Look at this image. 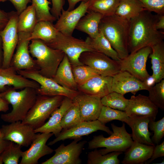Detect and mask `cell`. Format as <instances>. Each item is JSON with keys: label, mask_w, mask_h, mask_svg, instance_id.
<instances>
[{"label": "cell", "mask_w": 164, "mask_h": 164, "mask_svg": "<svg viewBox=\"0 0 164 164\" xmlns=\"http://www.w3.org/2000/svg\"><path fill=\"white\" fill-rule=\"evenodd\" d=\"M158 15L144 10L129 20L128 48L129 53L160 43L164 39V32L156 29Z\"/></svg>", "instance_id": "cell-1"}, {"label": "cell", "mask_w": 164, "mask_h": 164, "mask_svg": "<svg viewBox=\"0 0 164 164\" xmlns=\"http://www.w3.org/2000/svg\"><path fill=\"white\" fill-rule=\"evenodd\" d=\"M129 25V21L114 14L103 17L99 26V30L121 60L129 54L128 45Z\"/></svg>", "instance_id": "cell-2"}, {"label": "cell", "mask_w": 164, "mask_h": 164, "mask_svg": "<svg viewBox=\"0 0 164 164\" xmlns=\"http://www.w3.org/2000/svg\"><path fill=\"white\" fill-rule=\"evenodd\" d=\"M2 92L3 97L12 105V109L11 112L2 114L1 118L10 123L23 121L34 104L38 95L36 89L31 87L17 91L11 87Z\"/></svg>", "instance_id": "cell-3"}, {"label": "cell", "mask_w": 164, "mask_h": 164, "mask_svg": "<svg viewBox=\"0 0 164 164\" xmlns=\"http://www.w3.org/2000/svg\"><path fill=\"white\" fill-rule=\"evenodd\" d=\"M30 42L29 52L32 57L36 58L35 60L39 69L38 72L44 77L52 78L65 53L60 50L50 47L40 39H32Z\"/></svg>", "instance_id": "cell-4"}, {"label": "cell", "mask_w": 164, "mask_h": 164, "mask_svg": "<svg viewBox=\"0 0 164 164\" xmlns=\"http://www.w3.org/2000/svg\"><path fill=\"white\" fill-rule=\"evenodd\" d=\"M111 126L113 133L108 137L103 135H95L88 143V149H90L99 148H105L99 150L102 154L111 152H125L131 145L133 141L132 135L128 133L123 123L122 126L118 127L114 124Z\"/></svg>", "instance_id": "cell-5"}, {"label": "cell", "mask_w": 164, "mask_h": 164, "mask_svg": "<svg viewBox=\"0 0 164 164\" xmlns=\"http://www.w3.org/2000/svg\"><path fill=\"white\" fill-rule=\"evenodd\" d=\"M64 97L38 95L34 104L22 122L31 126L34 129L45 123L52 113L60 105Z\"/></svg>", "instance_id": "cell-6"}, {"label": "cell", "mask_w": 164, "mask_h": 164, "mask_svg": "<svg viewBox=\"0 0 164 164\" xmlns=\"http://www.w3.org/2000/svg\"><path fill=\"white\" fill-rule=\"evenodd\" d=\"M50 47L62 51L67 57L71 65L83 64L79 60L80 54L87 51H95L86 40L67 36L58 32L53 40L45 43Z\"/></svg>", "instance_id": "cell-7"}, {"label": "cell", "mask_w": 164, "mask_h": 164, "mask_svg": "<svg viewBox=\"0 0 164 164\" xmlns=\"http://www.w3.org/2000/svg\"><path fill=\"white\" fill-rule=\"evenodd\" d=\"M17 73L23 77L34 80L40 85L36 89L38 94L48 96L60 95L73 100L80 92L64 87L55 81L51 78L44 77L37 70H19Z\"/></svg>", "instance_id": "cell-8"}, {"label": "cell", "mask_w": 164, "mask_h": 164, "mask_svg": "<svg viewBox=\"0 0 164 164\" xmlns=\"http://www.w3.org/2000/svg\"><path fill=\"white\" fill-rule=\"evenodd\" d=\"M79 60L83 64L91 67L103 76L113 77L121 71L119 62L97 51L84 52Z\"/></svg>", "instance_id": "cell-9"}, {"label": "cell", "mask_w": 164, "mask_h": 164, "mask_svg": "<svg viewBox=\"0 0 164 164\" xmlns=\"http://www.w3.org/2000/svg\"><path fill=\"white\" fill-rule=\"evenodd\" d=\"M152 52L150 46L142 48L130 53L119 62L121 71H126L144 82L150 75L146 69V63Z\"/></svg>", "instance_id": "cell-10"}, {"label": "cell", "mask_w": 164, "mask_h": 164, "mask_svg": "<svg viewBox=\"0 0 164 164\" xmlns=\"http://www.w3.org/2000/svg\"><path fill=\"white\" fill-rule=\"evenodd\" d=\"M9 20L2 30L0 31L2 43L3 60L2 68L10 67L11 61L19 40L17 24L19 15L16 12H10Z\"/></svg>", "instance_id": "cell-11"}, {"label": "cell", "mask_w": 164, "mask_h": 164, "mask_svg": "<svg viewBox=\"0 0 164 164\" xmlns=\"http://www.w3.org/2000/svg\"><path fill=\"white\" fill-rule=\"evenodd\" d=\"M82 139H73L68 145L62 144L54 150L53 156L42 164H80L82 160L80 158L82 150L87 143L86 141L78 142Z\"/></svg>", "instance_id": "cell-12"}, {"label": "cell", "mask_w": 164, "mask_h": 164, "mask_svg": "<svg viewBox=\"0 0 164 164\" xmlns=\"http://www.w3.org/2000/svg\"><path fill=\"white\" fill-rule=\"evenodd\" d=\"M19 40L16 51L13 54L10 66L19 70H37L39 69L35 60L30 56L29 45L30 33L18 32Z\"/></svg>", "instance_id": "cell-13"}, {"label": "cell", "mask_w": 164, "mask_h": 164, "mask_svg": "<svg viewBox=\"0 0 164 164\" xmlns=\"http://www.w3.org/2000/svg\"><path fill=\"white\" fill-rule=\"evenodd\" d=\"M98 130L105 132L111 135L113 131L98 120L91 121H81L74 126L67 129H63L59 135L48 145H53L56 142L67 139H74L81 138Z\"/></svg>", "instance_id": "cell-14"}, {"label": "cell", "mask_w": 164, "mask_h": 164, "mask_svg": "<svg viewBox=\"0 0 164 164\" xmlns=\"http://www.w3.org/2000/svg\"><path fill=\"white\" fill-rule=\"evenodd\" d=\"M0 132L3 135L4 140L26 147L31 144L37 135L31 126L21 121L3 125Z\"/></svg>", "instance_id": "cell-15"}, {"label": "cell", "mask_w": 164, "mask_h": 164, "mask_svg": "<svg viewBox=\"0 0 164 164\" xmlns=\"http://www.w3.org/2000/svg\"><path fill=\"white\" fill-rule=\"evenodd\" d=\"M90 0L81 2L79 5L71 11L63 9L54 26L58 31L67 36H72L73 32L80 19L87 12Z\"/></svg>", "instance_id": "cell-16"}, {"label": "cell", "mask_w": 164, "mask_h": 164, "mask_svg": "<svg viewBox=\"0 0 164 164\" xmlns=\"http://www.w3.org/2000/svg\"><path fill=\"white\" fill-rule=\"evenodd\" d=\"M53 135L52 133L37 134L29 149L22 152L20 164H36L40 158L52 153L54 150L46 145V143Z\"/></svg>", "instance_id": "cell-17"}, {"label": "cell", "mask_w": 164, "mask_h": 164, "mask_svg": "<svg viewBox=\"0 0 164 164\" xmlns=\"http://www.w3.org/2000/svg\"><path fill=\"white\" fill-rule=\"evenodd\" d=\"M112 77V91L123 95L128 93L135 95L139 91L149 89L143 82L126 71H120Z\"/></svg>", "instance_id": "cell-18"}, {"label": "cell", "mask_w": 164, "mask_h": 164, "mask_svg": "<svg viewBox=\"0 0 164 164\" xmlns=\"http://www.w3.org/2000/svg\"><path fill=\"white\" fill-rule=\"evenodd\" d=\"M72 100L78 105L81 121L97 120L103 106L101 98L80 93Z\"/></svg>", "instance_id": "cell-19"}, {"label": "cell", "mask_w": 164, "mask_h": 164, "mask_svg": "<svg viewBox=\"0 0 164 164\" xmlns=\"http://www.w3.org/2000/svg\"><path fill=\"white\" fill-rule=\"evenodd\" d=\"M7 86H11L16 90L26 87L37 89L40 87L37 82L18 74L12 66L6 68L0 67V92L5 91Z\"/></svg>", "instance_id": "cell-20"}, {"label": "cell", "mask_w": 164, "mask_h": 164, "mask_svg": "<svg viewBox=\"0 0 164 164\" xmlns=\"http://www.w3.org/2000/svg\"><path fill=\"white\" fill-rule=\"evenodd\" d=\"M125 111L129 117L144 116L155 121L158 108L150 101L148 96L139 94L131 96Z\"/></svg>", "instance_id": "cell-21"}, {"label": "cell", "mask_w": 164, "mask_h": 164, "mask_svg": "<svg viewBox=\"0 0 164 164\" xmlns=\"http://www.w3.org/2000/svg\"><path fill=\"white\" fill-rule=\"evenodd\" d=\"M112 78L111 76H96L84 84L77 85V90L81 93L101 98L112 91Z\"/></svg>", "instance_id": "cell-22"}, {"label": "cell", "mask_w": 164, "mask_h": 164, "mask_svg": "<svg viewBox=\"0 0 164 164\" xmlns=\"http://www.w3.org/2000/svg\"><path fill=\"white\" fill-rule=\"evenodd\" d=\"M151 119L144 116L129 117L125 123L132 129V137L133 141L148 145H155L150 138L152 134L148 129Z\"/></svg>", "instance_id": "cell-23"}, {"label": "cell", "mask_w": 164, "mask_h": 164, "mask_svg": "<svg viewBox=\"0 0 164 164\" xmlns=\"http://www.w3.org/2000/svg\"><path fill=\"white\" fill-rule=\"evenodd\" d=\"M73 103L72 99L64 97L60 105L52 113L48 121L34 129L35 132L52 133L57 137L62 130L60 124L62 119Z\"/></svg>", "instance_id": "cell-24"}, {"label": "cell", "mask_w": 164, "mask_h": 164, "mask_svg": "<svg viewBox=\"0 0 164 164\" xmlns=\"http://www.w3.org/2000/svg\"><path fill=\"white\" fill-rule=\"evenodd\" d=\"M155 145H148L133 141L125 151L123 164H142L149 159Z\"/></svg>", "instance_id": "cell-25"}, {"label": "cell", "mask_w": 164, "mask_h": 164, "mask_svg": "<svg viewBox=\"0 0 164 164\" xmlns=\"http://www.w3.org/2000/svg\"><path fill=\"white\" fill-rule=\"evenodd\" d=\"M51 78L64 87L78 91L77 85L74 78L71 64L65 54L60 64L55 75Z\"/></svg>", "instance_id": "cell-26"}, {"label": "cell", "mask_w": 164, "mask_h": 164, "mask_svg": "<svg viewBox=\"0 0 164 164\" xmlns=\"http://www.w3.org/2000/svg\"><path fill=\"white\" fill-rule=\"evenodd\" d=\"M103 17L97 12H87L80 20L75 29L86 33L91 38H94L99 32V26Z\"/></svg>", "instance_id": "cell-27"}, {"label": "cell", "mask_w": 164, "mask_h": 164, "mask_svg": "<svg viewBox=\"0 0 164 164\" xmlns=\"http://www.w3.org/2000/svg\"><path fill=\"white\" fill-rule=\"evenodd\" d=\"M151 47L152 52L149 57L151 59L152 75L156 83L164 78V42L162 41Z\"/></svg>", "instance_id": "cell-28"}, {"label": "cell", "mask_w": 164, "mask_h": 164, "mask_svg": "<svg viewBox=\"0 0 164 164\" xmlns=\"http://www.w3.org/2000/svg\"><path fill=\"white\" fill-rule=\"evenodd\" d=\"M58 31L52 22L46 21L38 22L30 33L29 39H39L45 43L54 39Z\"/></svg>", "instance_id": "cell-29"}, {"label": "cell", "mask_w": 164, "mask_h": 164, "mask_svg": "<svg viewBox=\"0 0 164 164\" xmlns=\"http://www.w3.org/2000/svg\"><path fill=\"white\" fill-rule=\"evenodd\" d=\"M85 40L95 51L102 53L117 61L121 60L117 53L100 30L95 37L92 38L88 36Z\"/></svg>", "instance_id": "cell-30"}, {"label": "cell", "mask_w": 164, "mask_h": 164, "mask_svg": "<svg viewBox=\"0 0 164 164\" xmlns=\"http://www.w3.org/2000/svg\"><path fill=\"white\" fill-rule=\"evenodd\" d=\"M38 22L35 7L32 4L18 15L17 24L18 32L31 33Z\"/></svg>", "instance_id": "cell-31"}, {"label": "cell", "mask_w": 164, "mask_h": 164, "mask_svg": "<svg viewBox=\"0 0 164 164\" xmlns=\"http://www.w3.org/2000/svg\"><path fill=\"white\" fill-rule=\"evenodd\" d=\"M144 10L138 0H120L115 14L129 21Z\"/></svg>", "instance_id": "cell-32"}, {"label": "cell", "mask_w": 164, "mask_h": 164, "mask_svg": "<svg viewBox=\"0 0 164 164\" xmlns=\"http://www.w3.org/2000/svg\"><path fill=\"white\" fill-rule=\"evenodd\" d=\"M122 152L114 151L102 154L97 149L89 152L87 155V164H119L118 156Z\"/></svg>", "instance_id": "cell-33"}, {"label": "cell", "mask_w": 164, "mask_h": 164, "mask_svg": "<svg viewBox=\"0 0 164 164\" xmlns=\"http://www.w3.org/2000/svg\"><path fill=\"white\" fill-rule=\"evenodd\" d=\"M120 0H90L87 12L99 13L103 17L115 14Z\"/></svg>", "instance_id": "cell-34"}, {"label": "cell", "mask_w": 164, "mask_h": 164, "mask_svg": "<svg viewBox=\"0 0 164 164\" xmlns=\"http://www.w3.org/2000/svg\"><path fill=\"white\" fill-rule=\"evenodd\" d=\"M103 106L121 111H125L129 103V99L124 95L112 91L101 98Z\"/></svg>", "instance_id": "cell-35"}, {"label": "cell", "mask_w": 164, "mask_h": 164, "mask_svg": "<svg viewBox=\"0 0 164 164\" xmlns=\"http://www.w3.org/2000/svg\"><path fill=\"white\" fill-rule=\"evenodd\" d=\"M73 101L72 105L66 112L61 120L60 124L62 130L69 129L81 122L78 105Z\"/></svg>", "instance_id": "cell-36"}, {"label": "cell", "mask_w": 164, "mask_h": 164, "mask_svg": "<svg viewBox=\"0 0 164 164\" xmlns=\"http://www.w3.org/2000/svg\"><path fill=\"white\" fill-rule=\"evenodd\" d=\"M71 66L74 78L77 85H81L93 77L100 75L97 72L87 65H71Z\"/></svg>", "instance_id": "cell-37"}, {"label": "cell", "mask_w": 164, "mask_h": 164, "mask_svg": "<svg viewBox=\"0 0 164 164\" xmlns=\"http://www.w3.org/2000/svg\"><path fill=\"white\" fill-rule=\"evenodd\" d=\"M128 118L125 111L103 105L97 120L105 124L114 120H118L125 123Z\"/></svg>", "instance_id": "cell-38"}, {"label": "cell", "mask_w": 164, "mask_h": 164, "mask_svg": "<svg viewBox=\"0 0 164 164\" xmlns=\"http://www.w3.org/2000/svg\"><path fill=\"white\" fill-rule=\"evenodd\" d=\"M21 146L9 141L6 147L0 155L3 163L5 164H17L22 156Z\"/></svg>", "instance_id": "cell-39"}, {"label": "cell", "mask_w": 164, "mask_h": 164, "mask_svg": "<svg viewBox=\"0 0 164 164\" xmlns=\"http://www.w3.org/2000/svg\"><path fill=\"white\" fill-rule=\"evenodd\" d=\"M35 8L38 22L46 21L53 22L56 19L51 13L50 5L51 2L48 0H31Z\"/></svg>", "instance_id": "cell-40"}, {"label": "cell", "mask_w": 164, "mask_h": 164, "mask_svg": "<svg viewBox=\"0 0 164 164\" xmlns=\"http://www.w3.org/2000/svg\"><path fill=\"white\" fill-rule=\"evenodd\" d=\"M150 101L158 108L164 110V80L156 83L148 90Z\"/></svg>", "instance_id": "cell-41"}, {"label": "cell", "mask_w": 164, "mask_h": 164, "mask_svg": "<svg viewBox=\"0 0 164 164\" xmlns=\"http://www.w3.org/2000/svg\"><path fill=\"white\" fill-rule=\"evenodd\" d=\"M149 127L154 132L151 138L152 142L155 145L159 144L164 136V117L157 121L151 119Z\"/></svg>", "instance_id": "cell-42"}, {"label": "cell", "mask_w": 164, "mask_h": 164, "mask_svg": "<svg viewBox=\"0 0 164 164\" xmlns=\"http://www.w3.org/2000/svg\"><path fill=\"white\" fill-rule=\"evenodd\" d=\"M145 10L158 15L164 14V0H138Z\"/></svg>", "instance_id": "cell-43"}, {"label": "cell", "mask_w": 164, "mask_h": 164, "mask_svg": "<svg viewBox=\"0 0 164 164\" xmlns=\"http://www.w3.org/2000/svg\"><path fill=\"white\" fill-rule=\"evenodd\" d=\"M52 5L50 12L57 19L60 16L65 3V0H49Z\"/></svg>", "instance_id": "cell-44"}, {"label": "cell", "mask_w": 164, "mask_h": 164, "mask_svg": "<svg viewBox=\"0 0 164 164\" xmlns=\"http://www.w3.org/2000/svg\"><path fill=\"white\" fill-rule=\"evenodd\" d=\"M164 156V141L161 144L155 145L152 155L150 158L147 162V164H149L155 159Z\"/></svg>", "instance_id": "cell-45"}, {"label": "cell", "mask_w": 164, "mask_h": 164, "mask_svg": "<svg viewBox=\"0 0 164 164\" xmlns=\"http://www.w3.org/2000/svg\"><path fill=\"white\" fill-rule=\"evenodd\" d=\"M7 1L12 3L19 15L27 7L28 4L32 2L31 0H6Z\"/></svg>", "instance_id": "cell-46"}, {"label": "cell", "mask_w": 164, "mask_h": 164, "mask_svg": "<svg viewBox=\"0 0 164 164\" xmlns=\"http://www.w3.org/2000/svg\"><path fill=\"white\" fill-rule=\"evenodd\" d=\"M10 15V12H6L0 9V31L6 26L9 20Z\"/></svg>", "instance_id": "cell-47"}, {"label": "cell", "mask_w": 164, "mask_h": 164, "mask_svg": "<svg viewBox=\"0 0 164 164\" xmlns=\"http://www.w3.org/2000/svg\"><path fill=\"white\" fill-rule=\"evenodd\" d=\"M9 104L3 97V93L0 92V111H7L9 109Z\"/></svg>", "instance_id": "cell-48"}, {"label": "cell", "mask_w": 164, "mask_h": 164, "mask_svg": "<svg viewBox=\"0 0 164 164\" xmlns=\"http://www.w3.org/2000/svg\"><path fill=\"white\" fill-rule=\"evenodd\" d=\"M158 19L155 25L156 29H164V14L158 15Z\"/></svg>", "instance_id": "cell-49"}, {"label": "cell", "mask_w": 164, "mask_h": 164, "mask_svg": "<svg viewBox=\"0 0 164 164\" xmlns=\"http://www.w3.org/2000/svg\"><path fill=\"white\" fill-rule=\"evenodd\" d=\"M143 82L149 88L153 87L156 84L155 79L152 75H150Z\"/></svg>", "instance_id": "cell-50"}, {"label": "cell", "mask_w": 164, "mask_h": 164, "mask_svg": "<svg viewBox=\"0 0 164 164\" xmlns=\"http://www.w3.org/2000/svg\"><path fill=\"white\" fill-rule=\"evenodd\" d=\"M90 0H67L69 6L67 10L71 11L74 9L76 4L79 2H87Z\"/></svg>", "instance_id": "cell-51"}, {"label": "cell", "mask_w": 164, "mask_h": 164, "mask_svg": "<svg viewBox=\"0 0 164 164\" xmlns=\"http://www.w3.org/2000/svg\"><path fill=\"white\" fill-rule=\"evenodd\" d=\"M9 141L4 140L3 139L0 141V155L4 150Z\"/></svg>", "instance_id": "cell-52"}, {"label": "cell", "mask_w": 164, "mask_h": 164, "mask_svg": "<svg viewBox=\"0 0 164 164\" xmlns=\"http://www.w3.org/2000/svg\"><path fill=\"white\" fill-rule=\"evenodd\" d=\"M3 60V52L2 43V37L0 33V67H1Z\"/></svg>", "instance_id": "cell-53"}, {"label": "cell", "mask_w": 164, "mask_h": 164, "mask_svg": "<svg viewBox=\"0 0 164 164\" xmlns=\"http://www.w3.org/2000/svg\"><path fill=\"white\" fill-rule=\"evenodd\" d=\"M3 139V135L2 133L0 132V141Z\"/></svg>", "instance_id": "cell-54"}, {"label": "cell", "mask_w": 164, "mask_h": 164, "mask_svg": "<svg viewBox=\"0 0 164 164\" xmlns=\"http://www.w3.org/2000/svg\"><path fill=\"white\" fill-rule=\"evenodd\" d=\"M6 1V0H0V2H4Z\"/></svg>", "instance_id": "cell-55"}]
</instances>
